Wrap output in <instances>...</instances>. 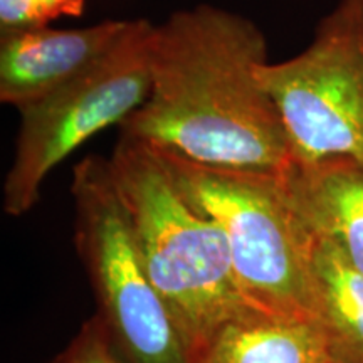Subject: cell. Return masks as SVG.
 <instances>
[{"label": "cell", "mask_w": 363, "mask_h": 363, "mask_svg": "<svg viewBox=\"0 0 363 363\" xmlns=\"http://www.w3.org/2000/svg\"><path fill=\"white\" fill-rule=\"evenodd\" d=\"M266 59V35L247 17L214 6L174 12L153 26L150 93L120 133L199 165L279 174L294 158L256 78Z\"/></svg>", "instance_id": "cell-1"}, {"label": "cell", "mask_w": 363, "mask_h": 363, "mask_svg": "<svg viewBox=\"0 0 363 363\" xmlns=\"http://www.w3.org/2000/svg\"><path fill=\"white\" fill-rule=\"evenodd\" d=\"M108 160L150 278L195 363L227 321L259 310L240 289L220 225L185 201L155 150L120 133Z\"/></svg>", "instance_id": "cell-2"}, {"label": "cell", "mask_w": 363, "mask_h": 363, "mask_svg": "<svg viewBox=\"0 0 363 363\" xmlns=\"http://www.w3.org/2000/svg\"><path fill=\"white\" fill-rule=\"evenodd\" d=\"M152 148L185 201L220 225L247 301L267 315L316 321L313 234L283 172L216 169Z\"/></svg>", "instance_id": "cell-3"}, {"label": "cell", "mask_w": 363, "mask_h": 363, "mask_svg": "<svg viewBox=\"0 0 363 363\" xmlns=\"http://www.w3.org/2000/svg\"><path fill=\"white\" fill-rule=\"evenodd\" d=\"M74 246L98 320L126 363H192L169 308L150 278L110 160L89 155L72 170Z\"/></svg>", "instance_id": "cell-4"}, {"label": "cell", "mask_w": 363, "mask_h": 363, "mask_svg": "<svg viewBox=\"0 0 363 363\" xmlns=\"http://www.w3.org/2000/svg\"><path fill=\"white\" fill-rule=\"evenodd\" d=\"M153 24L133 21L130 33L83 74L19 111L16 152L4 182V212L27 214L54 167L111 125H121L150 93Z\"/></svg>", "instance_id": "cell-5"}, {"label": "cell", "mask_w": 363, "mask_h": 363, "mask_svg": "<svg viewBox=\"0 0 363 363\" xmlns=\"http://www.w3.org/2000/svg\"><path fill=\"white\" fill-rule=\"evenodd\" d=\"M256 78L278 106L294 160L363 163V0H338L305 51L262 62Z\"/></svg>", "instance_id": "cell-6"}, {"label": "cell", "mask_w": 363, "mask_h": 363, "mask_svg": "<svg viewBox=\"0 0 363 363\" xmlns=\"http://www.w3.org/2000/svg\"><path fill=\"white\" fill-rule=\"evenodd\" d=\"M133 21L81 29L49 26L7 30L0 39V101L26 110L96 65L130 33Z\"/></svg>", "instance_id": "cell-7"}, {"label": "cell", "mask_w": 363, "mask_h": 363, "mask_svg": "<svg viewBox=\"0 0 363 363\" xmlns=\"http://www.w3.org/2000/svg\"><path fill=\"white\" fill-rule=\"evenodd\" d=\"M283 179L308 229L337 244L363 272V163L350 158L293 160Z\"/></svg>", "instance_id": "cell-8"}, {"label": "cell", "mask_w": 363, "mask_h": 363, "mask_svg": "<svg viewBox=\"0 0 363 363\" xmlns=\"http://www.w3.org/2000/svg\"><path fill=\"white\" fill-rule=\"evenodd\" d=\"M195 363H331L315 320L254 311L227 321Z\"/></svg>", "instance_id": "cell-9"}, {"label": "cell", "mask_w": 363, "mask_h": 363, "mask_svg": "<svg viewBox=\"0 0 363 363\" xmlns=\"http://www.w3.org/2000/svg\"><path fill=\"white\" fill-rule=\"evenodd\" d=\"M311 278L331 363H363V272L337 244L313 234Z\"/></svg>", "instance_id": "cell-10"}, {"label": "cell", "mask_w": 363, "mask_h": 363, "mask_svg": "<svg viewBox=\"0 0 363 363\" xmlns=\"http://www.w3.org/2000/svg\"><path fill=\"white\" fill-rule=\"evenodd\" d=\"M51 363H126L94 315Z\"/></svg>", "instance_id": "cell-11"}, {"label": "cell", "mask_w": 363, "mask_h": 363, "mask_svg": "<svg viewBox=\"0 0 363 363\" xmlns=\"http://www.w3.org/2000/svg\"><path fill=\"white\" fill-rule=\"evenodd\" d=\"M49 26L40 17L35 0H0V29L7 30L30 29Z\"/></svg>", "instance_id": "cell-12"}, {"label": "cell", "mask_w": 363, "mask_h": 363, "mask_svg": "<svg viewBox=\"0 0 363 363\" xmlns=\"http://www.w3.org/2000/svg\"><path fill=\"white\" fill-rule=\"evenodd\" d=\"M86 0H35L40 17L45 24L59 19V17H79L83 16Z\"/></svg>", "instance_id": "cell-13"}]
</instances>
